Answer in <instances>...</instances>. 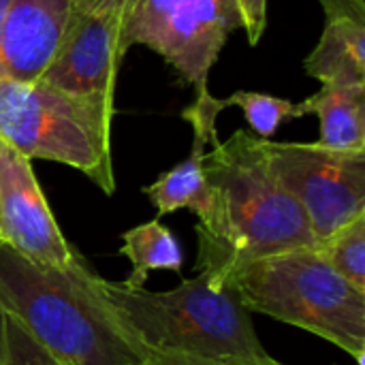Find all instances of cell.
Returning <instances> with one entry per match:
<instances>
[{
	"instance_id": "obj_1",
	"label": "cell",
	"mask_w": 365,
	"mask_h": 365,
	"mask_svg": "<svg viewBox=\"0 0 365 365\" xmlns=\"http://www.w3.org/2000/svg\"><path fill=\"white\" fill-rule=\"evenodd\" d=\"M203 171L212 201L195 227L199 272L225 282L237 265L317 246L299 203L272 173L263 139L235 130L212 145Z\"/></svg>"
},
{
	"instance_id": "obj_2",
	"label": "cell",
	"mask_w": 365,
	"mask_h": 365,
	"mask_svg": "<svg viewBox=\"0 0 365 365\" xmlns=\"http://www.w3.org/2000/svg\"><path fill=\"white\" fill-rule=\"evenodd\" d=\"M88 261L36 265L0 244V308L66 365H139L145 353L109 314Z\"/></svg>"
},
{
	"instance_id": "obj_3",
	"label": "cell",
	"mask_w": 365,
	"mask_h": 365,
	"mask_svg": "<svg viewBox=\"0 0 365 365\" xmlns=\"http://www.w3.org/2000/svg\"><path fill=\"white\" fill-rule=\"evenodd\" d=\"M109 314L128 338L148 355L150 351L210 355V357H265L252 312L240 302L229 282L199 272L171 291L130 289L124 282L92 278Z\"/></svg>"
},
{
	"instance_id": "obj_4",
	"label": "cell",
	"mask_w": 365,
	"mask_h": 365,
	"mask_svg": "<svg viewBox=\"0 0 365 365\" xmlns=\"http://www.w3.org/2000/svg\"><path fill=\"white\" fill-rule=\"evenodd\" d=\"M225 282L250 312L319 336L364 365L365 293L317 248H299L233 267Z\"/></svg>"
},
{
	"instance_id": "obj_5",
	"label": "cell",
	"mask_w": 365,
	"mask_h": 365,
	"mask_svg": "<svg viewBox=\"0 0 365 365\" xmlns=\"http://www.w3.org/2000/svg\"><path fill=\"white\" fill-rule=\"evenodd\" d=\"M113 113L41 81L0 79V139L34 160L81 171L103 195L115 192Z\"/></svg>"
},
{
	"instance_id": "obj_6",
	"label": "cell",
	"mask_w": 365,
	"mask_h": 365,
	"mask_svg": "<svg viewBox=\"0 0 365 365\" xmlns=\"http://www.w3.org/2000/svg\"><path fill=\"white\" fill-rule=\"evenodd\" d=\"M237 28L233 0H135L122 17L120 47L126 53L133 45H145L195 94H205L210 71Z\"/></svg>"
},
{
	"instance_id": "obj_7",
	"label": "cell",
	"mask_w": 365,
	"mask_h": 365,
	"mask_svg": "<svg viewBox=\"0 0 365 365\" xmlns=\"http://www.w3.org/2000/svg\"><path fill=\"white\" fill-rule=\"evenodd\" d=\"M269 169L299 203L317 244L365 214V152L263 139Z\"/></svg>"
},
{
	"instance_id": "obj_8",
	"label": "cell",
	"mask_w": 365,
	"mask_h": 365,
	"mask_svg": "<svg viewBox=\"0 0 365 365\" xmlns=\"http://www.w3.org/2000/svg\"><path fill=\"white\" fill-rule=\"evenodd\" d=\"M0 240L24 259L53 269L86 261L64 237L32 160L0 139Z\"/></svg>"
},
{
	"instance_id": "obj_9",
	"label": "cell",
	"mask_w": 365,
	"mask_h": 365,
	"mask_svg": "<svg viewBox=\"0 0 365 365\" xmlns=\"http://www.w3.org/2000/svg\"><path fill=\"white\" fill-rule=\"evenodd\" d=\"M124 13L75 9L41 83L113 113Z\"/></svg>"
},
{
	"instance_id": "obj_10",
	"label": "cell",
	"mask_w": 365,
	"mask_h": 365,
	"mask_svg": "<svg viewBox=\"0 0 365 365\" xmlns=\"http://www.w3.org/2000/svg\"><path fill=\"white\" fill-rule=\"evenodd\" d=\"M73 11V0H11L0 19V79L38 81Z\"/></svg>"
},
{
	"instance_id": "obj_11",
	"label": "cell",
	"mask_w": 365,
	"mask_h": 365,
	"mask_svg": "<svg viewBox=\"0 0 365 365\" xmlns=\"http://www.w3.org/2000/svg\"><path fill=\"white\" fill-rule=\"evenodd\" d=\"M220 111V98L212 96V92L195 94V101L182 111V118L190 122L195 133L190 154L167 173H160L154 184L143 188V195H148L156 210V218L178 210H190L199 220L207 216L212 195L205 180L203 160L207 154V143H218L216 118Z\"/></svg>"
},
{
	"instance_id": "obj_12",
	"label": "cell",
	"mask_w": 365,
	"mask_h": 365,
	"mask_svg": "<svg viewBox=\"0 0 365 365\" xmlns=\"http://www.w3.org/2000/svg\"><path fill=\"white\" fill-rule=\"evenodd\" d=\"M325 26L319 43L304 62L306 73L321 86L365 83V2L319 0Z\"/></svg>"
},
{
	"instance_id": "obj_13",
	"label": "cell",
	"mask_w": 365,
	"mask_h": 365,
	"mask_svg": "<svg viewBox=\"0 0 365 365\" xmlns=\"http://www.w3.org/2000/svg\"><path fill=\"white\" fill-rule=\"evenodd\" d=\"M304 115L321 122L319 145L338 152H365V83L321 86L302 103Z\"/></svg>"
},
{
	"instance_id": "obj_14",
	"label": "cell",
	"mask_w": 365,
	"mask_h": 365,
	"mask_svg": "<svg viewBox=\"0 0 365 365\" xmlns=\"http://www.w3.org/2000/svg\"><path fill=\"white\" fill-rule=\"evenodd\" d=\"M122 246L118 255L130 261V274L122 280L130 289H141L152 272H182L184 250L169 227L160 218L148 220L133 229H126L122 235Z\"/></svg>"
},
{
	"instance_id": "obj_15",
	"label": "cell",
	"mask_w": 365,
	"mask_h": 365,
	"mask_svg": "<svg viewBox=\"0 0 365 365\" xmlns=\"http://www.w3.org/2000/svg\"><path fill=\"white\" fill-rule=\"evenodd\" d=\"M314 248L334 272L365 293V214L340 227Z\"/></svg>"
},
{
	"instance_id": "obj_16",
	"label": "cell",
	"mask_w": 365,
	"mask_h": 365,
	"mask_svg": "<svg viewBox=\"0 0 365 365\" xmlns=\"http://www.w3.org/2000/svg\"><path fill=\"white\" fill-rule=\"evenodd\" d=\"M220 105H222V109H227L231 105L240 107L244 111L248 126L252 128L255 137H259V139H272L284 122L304 118V109L299 103H293V101L280 98V96H272V94H263V92L240 90L227 98H220Z\"/></svg>"
},
{
	"instance_id": "obj_17",
	"label": "cell",
	"mask_w": 365,
	"mask_h": 365,
	"mask_svg": "<svg viewBox=\"0 0 365 365\" xmlns=\"http://www.w3.org/2000/svg\"><path fill=\"white\" fill-rule=\"evenodd\" d=\"M0 365H66L38 344L28 329L0 308Z\"/></svg>"
},
{
	"instance_id": "obj_18",
	"label": "cell",
	"mask_w": 365,
	"mask_h": 365,
	"mask_svg": "<svg viewBox=\"0 0 365 365\" xmlns=\"http://www.w3.org/2000/svg\"><path fill=\"white\" fill-rule=\"evenodd\" d=\"M139 365H287L274 357H210L169 351H150Z\"/></svg>"
},
{
	"instance_id": "obj_19",
	"label": "cell",
	"mask_w": 365,
	"mask_h": 365,
	"mask_svg": "<svg viewBox=\"0 0 365 365\" xmlns=\"http://www.w3.org/2000/svg\"><path fill=\"white\" fill-rule=\"evenodd\" d=\"M240 13L242 30L250 45H257L267 28V0H233Z\"/></svg>"
},
{
	"instance_id": "obj_20",
	"label": "cell",
	"mask_w": 365,
	"mask_h": 365,
	"mask_svg": "<svg viewBox=\"0 0 365 365\" xmlns=\"http://www.w3.org/2000/svg\"><path fill=\"white\" fill-rule=\"evenodd\" d=\"M135 0H73L75 9L81 11H115L124 13Z\"/></svg>"
},
{
	"instance_id": "obj_21",
	"label": "cell",
	"mask_w": 365,
	"mask_h": 365,
	"mask_svg": "<svg viewBox=\"0 0 365 365\" xmlns=\"http://www.w3.org/2000/svg\"><path fill=\"white\" fill-rule=\"evenodd\" d=\"M9 2H11V0H0V19H2V15H4V11H6V6H9Z\"/></svg>"
},
{
	"instance_id": "obj_22",
	"label": "cell",
	"mask_w": 365,
	"mask_h": 365,
	"mask_svg": "<svg viewBox=\"0 0 365 365\" xmlns=\"http://www.w3.org/2000/svg\"><path fill=\"white\" fill-rule=\"evenodd\" d=\"M0 244H2V240H0Z\"/></svg>"
}]
</instances>
